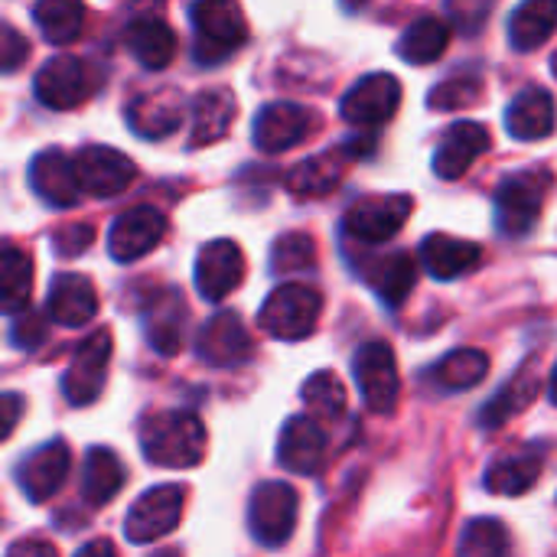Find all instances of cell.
Masks as SVG:
<instances>
[{"label":"cell","instance_id":"obj_1","mask_svg":"<svg viewBox=\"0 0 557 557\" xmlns=\"http://www.w3.org/2000/svg\"><path fill=\"white\" fill-rule=\"evenodd\" d=\"M140 450L163 470H189L206 457V428L193 411H160L140 421Z\"/></svg>","mask_w":557,"mask_h":557},{"label":"cell","instance_id":"obj_2","mask_svg":"<svg viewBox=\"0 0 557 557\" xmlns=\"http://www.w3.org/2000/svg\"><path fill=\"white\" fill-rule=\"evenodd\" d=\"M193 20V55L199 65H219L248 42V20L238 0H196Z\"/></svg>","mask_w":557,"mask_h":557},{"label":"cell","instance_id":"obj_3","mask_svg":"<svg viewBox=\"0 0 557 557\" xmlns=\"http://www.w3.org/2000/svg\"><path fill=\"white\" fill-rule=\"evenodd\" d=\"M548 193H552L548 170H522L503 180V186L496 189V228L506 238H525L539 225Z\"/></svg>","mask_w":557,"mask_h":557},{"label":"cell","instance_id":"obj_4","mask_svg":"<svg viewBox=\"0 0 557 557\" xmlns=\"http://www.w3.org/2000/svg\"><path fill=\"white\" fill-rule=\"evenodd\" d=\"M323 313V294L310 284H281L264 300L258 323L264 333L284 343H300L317 330Z\"/></svg>","mask_w":557,"mask_h":557},{"label":"cell","instance_id":"obj_5","mask_svg":"<svg viewBox=\"0 0 557 557\" xmlns=\"http://www.w3.org/2000/svg\"><path fill=\"white\" fill-rule=\"evenodd\" d=\"M297 490L290 483H281V480H271V483H261L255 493H251V503H248V525H251V535L264 545V548H281L290 535H294V525H297Z\"/></svg>","mask_w":557,"mask_h":557},{"label":"cell","instance_id":"obj_6","mask_svg":"<svg viewBox=\"0 0 557 557\" xmlns=\"http://www.w3.org/2000/svg\"><path fill=\"white\" fill-rule=\"evenodd\" d=\"M411 212H414V199L405 196V193H395V196H366V199H359V202L349 206V212L343 219V228L356 242L382 245V242H392L405 228V222L411 219Z\"/></svg>","mask_w":557,"mask_h":557},{"label":"cell","instance_id":"obj_7","mask_svg":"<svg viewBox=\"0 0 557 557\" xmlns=\"http://www.w3.org/2000/svg\"><path fill=\"white\" fill-rule=\"evenodd\" d=\"M95 85H98V75H95V69L85 59L55 55V59H49L36 72L33 91H36V98L46 108H52V111H72V108H78L95 91Z\"/></svg>","mask_w":557,"mask_h":557},{"label":"cell","instance_id":"obj_8","mask_svg":"<svg viewBox=\"0 0 557 557\" xmlns=\"http://www.w3.org/2000/svg\"><path fill=\"white\" fill-rule=\"evenodd\" d=\"M352 375L359 382V392L366 398V408L375 414H388L398 401L401 379H398V362L388 343H366L352 356Z\"/></svg>","mask_w":557,"mask_h":557},{"label":"cell","instance_id":"obj_9","mask_svg":"<svg viewBox=\"0 0 557 557\" xmlns=\"http://www.w3.org/2000/svg\"><path fill=\"white\" fill-rule=\"evenodd\" d=\"M369 150H372V144H369L366 137L349 140V144L333 147V150H323V153H317V157L297 163V166L287 173V189H290L294 196H304V199H310V196H326V193H333V189L343 183L346 170H349L359 157H366Z\"/></svg>","mask_w":557,"mask_h":557},{"label":"cell","instance_id":"obj_10","mask_svg":"<svg viewBox=\"0 0 557 557\" xmlns=\"http://www.w3.org/2000/svg\"><path fill=\"white\" fill-rule=\"evenodd\" d=\"M317 124H320V117L307 104H297V101H271L255 117V147L261 153L294 150V147H300L317 131Z\"/></svg>","mask_w":557,"mask_h":557},{"label":"cell","instance_id":"obj_11","mask_svg":"<svg viewBox=\"0 0 557 557\" xmlns=\"http://www.w3.org/2000/svg\"><path fill=\"white\" fill-rule=\"evenodd\" d=\"M398 104H401V82L388 72H372L343 95L339 114L356 127H375L395 117Z\"/></svg>","mask_w":557,"mask_h":557},{"label":"cell","instance_id":"obj_12","mask_svg":"<svg viewBox=\"0 0 557 557\" xmlns=\"http://www.w3.org/2000/svg\"><path fill=\"white\" fill-rule=\"evenodd\" d=\"M108 362H111V333L98 330L85 343H78V349L62 375V395L72 405H91L104 388Z\"/></svg>","mask_w":557,"mask_h":557},{"label":"cell","instance_id":"obj_13","mask_svg":"<svg viewBox=\"0 0 557 557\" xmlns=\"http://www.w3.org/2000/svg\"><path fill=\"white\" fill-rule=\"evenodd\" d=\"M183 519V490L180 486H157L150 493H144L124 522V535L134 545H150L163 535H170Z\"/></svg>","mask_w":557,"mask_h":557},{"label":"cell","instance_id":"obj_14","mask_svg":"<svg viewBox=\"0 0 557 557\" xmlns=\"http://www.w3.org/2000/svg\"><path fill=\"white\" fill-rule=\"evenodd\" d=\"M163 235H166V215L157 206H134L114 219L108 232V251L114 261L131 264L150 255L163 242Z\"/></svg>","mask_w":557,"mask_h":557},{"label":"cell","instance_id":"obj_15","mask_svg":"<svg viewBox=\"0 0 557 557\" xmlns=\"http://www.w3.org/2000/svg\"><path fill=\"white\" fill-rule=\"evenodd\" d=\"M75 173H78L82 193L95 199H111V196H121L134 183L137 166L131 157H124L114 147H82L75 157Z\"/></svg>","mask_w":557,"mask_h":557},{"label":"cell","instance_id":"obj_16","mask_svg":"<svg viewBox=\"0 0 557 557\" xmlns=\"http://www.w3.org/2000/svg\"><path fill=\"white\" fill-rule=\"evenodd\" d=\"M245 277V255L235 242L228 238H215L209 242L199 258H196V290L219 304L225 300Z\"/></svg>","mask_w":557,"mask_h":557},{"label":"cell","instance_id":"obj_17","mask_svg":"<svg viewBox=\"0 0 557 557\" xmlns=\"http://www.w3.org/2000/svg\"><path fill=\"white\" fill-rule=\"evenodd\" d=\"M196 352L202 362L219 366V369H232L251 359L255 343L245 330V323L238 320V313H215L196 336Z\"/></svg>","mask_w":557,"mask_h":557},{"label":"cell","instance_id":"obj_18","mask_svg":"<svg viewBox=\"0 0 557 557\" xmlns=\"http://www.w3.org/2000/svg\"><path fill=\"white\" fill-rule=\"evenodd\" d=\"M277 463L297 476H313L326 463V434L320 421L297 414L284 424L277 441Z\"/></svg>","mask_w":557,"mask_h":557},{"label":"cell","instance_id":"obj_19","mask_svg":"<svg viewBox=\"0 0 557 557\" xmlns=\"http://www.w3.org/2000/svg\"><path fill=\"white\" fill-rule=\"evenodd\" d=\"M493 147L490 131L480 121H457L437 144L434 153V173L447 183L470 173V166Z\"/></svg>","mask_w":557,"mask_h":557},{"label":"cell","instance_id":"obj_20","mask_svg":"<svg viewBox=\"0 0 557 557\" xmlns=\"http://www.w3.org/2000/svg\"><path fill=\"white\" fill-rule=\"evenodd\" d=\"M127 121L137 137L163 140L183 127V95L176 88H153L127 104Z\"/></svg>","mask_w":557,"mask_h":557},{"label":"cell","instance_id":"obj_21","mask_svg":"<svg viewBox=\"0 0 557 557\" xmlns=\"http://www.w3.org/2000/svg\"><path fill=\"white\" fill-rule=\"evenodd\" d=\"M69 467H72V457H69V444L65 441H52V444H42L39 450H33L16 476H20V490L29 496V503H46L52 499L65 476H69Z\"/></svg>","mask_w":557,"mask_h":557},{"label":"cell","instance_id":"obj_22","mask_svg":"<svg viewBox=\"0 0 557 557\" xmlns=\"http://www.w3.org/2000/svg\"><path fill=\"white\" fill-rule=\"evenodd\" d=\"M29 186L42 202H49L55 209H72L82 196L75 160H69L62 150L36 153V160L29 163Z\"/></svg>","mask_w":557,"mask_h":557},{"label":"cell","instance_id":"obj_23","mask_svg":"<svg viewBox=\"0 0 557 557\" xmlns=\"http://www.w3.org/2000/svg\"><path fill=\"white\" fill-rule=\"evenodd\" d=\"M46 313L59 326H82L98 313L95 284L82 274H55L46 297Z\"/></svg>","mask_w":557,"mask_h":557},{"label":"cell","instance_id":"obj_24","mask_svg":"<svg viewBox=\"0 0 557 557\" xmlns=\"http://www.w3.org/2000/svg\"><path fill=\"white\" fill-rule=\"evenodd\" d=\"M483 261V248L467 238H454L444 232H434L421 242V264L437 281H454L467 271H473Z\"/></svg>","mask_w":557,"mask_h":557},{"label":"cell","instance_id":"obj_25","mask_svg":"<svg viewBox=\"0 0 557 557\" xmlns=\"http://www.w3.org/2000/svg\"><path fill=\"white\" fill-rule=\"evenodd\" d=\"M183 320H186L183 297L173 287L157 290L144 307V336H147V343L157 352L173 356L183 346Z\"/></svg>","mask_w":557,"mask_h":557},{"label":"cell","instance_id":"obj_26","mask_svg":"<svg viewBox=\"0 0 557 557\" xmlns=\"http://www.w3.org/2000/svg\"><path fill=\"white\" fill-rule=\"evenodd\" d=\"M238 114V101L228 88H206L193 98V131L189 147H209L222 140Z\"/></svg>","mask_w":557,"mask_h":557},{"label":"cell","instance_id":"obj_27","mask_svg":"<svg viewBox=\"0 0 557 557\" xmlns=\"http://www.w3.org/2000/svg\"><path fill=\"white\" fill-rule=\"evenodd\" d=\"M539 392H542V379H539V369H535V362L532 366H525V369H519L486 405H483V411L476 414V424L483 428V431H493V428H503L506 421H512L519 411H525L535 398H539Z\"/></svg>","mask_w":557,"mask_h":557},{"label":"cell","instance_id":"obj_28","mask_svg":"<svg viewBox=\"0 0 557 557\" xmlns=\"http://www.w3.org/2000/svg\"><path fill=\"white\" fill-rule=\"evenodd\" d=\"M124 39H127L134 59H137L144 69H150V72H163V69L176 59V49H180L176 33H173L170 23L160 20V16H137V20L127 26Z\"/></svg>","mask_w":557,"mask_h":557},{"label":"cell","instance_id":"obj_29","mask_svg":"<svg viewBox=\"0 0 557 557\" xmlns=\"http://www.w3.org/2000/svg\"><path fill=\"white\" fill-rule=\"evenodd\" d=\"M506 127L516 140H545L555 131V98L545 88H525L506 108Z\"/></svg>","mask_w":557,"mask_h":557},{"label":"cell","instance_id":"obj_30","mask_svg":"<svg viewBox=\"0 0 557 557\" xmlns=\"http://www.w3.org/2000/svg\"><path fill=\"white\" fill-rule=\"evenodd\" d=\"M127 483V470L121 463V457L108 447H91L85 457V470H82V499L85 506L98 509L108 506Z\"/></svg>","mask_w":557,"mask_h":557},{"label":"cell","instance_id":"obj_31","mask_svg":"<svg viewBox=\"0 0 557 557\" xmlns=\"http://www.w3.org/2000/svg\"><path fill=\"white\" fill-rule=\"evenodd\" d=\"M366 281L369 287L382 297V304L388 307H401L405 297L414 290V281H418V264L411 255L405 251H395V255H382L375 261L366 264Z\"/></svg>","mask_w":557,"mask_h":557},{"label":"cell","instance_id":"obj_32","mask_svg":"<svg viewBox=\"0 0 557 557\" xmlns=\"http://www.w3.org/2000/svg\"><path fill=\"white\" fill-rule=\"evenodd\" d=\"M557 29V0H522L509 16V42L519 52L542 49Z\"/></svg>","mask_w":557,"mask_h":557},{"label":"cell","instance_id":"obj_33","mask_svg":"<svg viewBox=\"0 0 557 557\" xmlns=\"http://www.w3.org/2000/svg\"><path fill=\"white\" fill-rule=\"evenodd\" d=\"M450 20H441V16H418L414 23H408V29L401 33L398 39V55L408 62V65H431L444 55V49L450 46Z\"/></svg>","mask_w":557,"mask_h":557},{"label":"cell","instance_id":"obj_34","mask_svg":"<svg viewBox=\"0 0 557 557\" xmlns=\"http://www.w3.org/2000/svg\"><path fill=\"white\" fill-rule=\"evenodd\" d=\"M542 467H545V457L535 454V450H519V454H509V457H499L490 470H486V480L483 486L496 496H522L529 493L539 476H542Z\"/></svg>","mask_w":557,"mask_h":557},{"label":"cell","instance_id":"obj_35","mask_svg":"<svg viewBox=\"0 0 557 557\" xmlns=\"http://www.w3.org/2000/svg\"><path fill=\"white\" fill-rule=\"evenodd\" d=\"M85 3L82 0H36L33 20L46 42L69 46L85 33Z\"/></svg>","mask_w":557,"mask_h":557},{"label":"cell","instance_id":"obj_36","mask_svg":"<svg viewBox=\"0 0 557 557\" xmlns=\"http://www.w3.org/2000/svg\"><path fill=\"white\" fill-rule=\"evenodd\" d=\"M33 290V261L16 245H3L0 258V307L10 317H20L29 307Z\"/></svg>","mask_w":557,"mask_h":557},{"label":"cell","instance_id":"obj_37","mask_svg":"<svg viewBox=\"0 0 557 557\" xmlns=\"http://www.w3.org/2000/svg\"><path fill=\"white\" fill-rule=\"evenodd\" d=\"M490 372V356L480 349H457L431 369V382L444 392H467Z\"/></svg>","mask_w":557,"mask_h":557},{"label":"cell","instance_id":"obj_38","mask_svg":"<svg viewBox=\"0 0 557 557\" xmlns=\"http://www.w3.org/2000/svg\"><path fill=\"white\" fill-rule=\"evenodd\" d=\"M300 398L313 421H339L346 414V388L333 372H317L304 382Z\"/></svg>","mask_w":557,"mask_h":557},{"label":"cell","instance_id":"obj_39","mask_svg":"<svg viewBox=\"0 0 557 557\" xmlns=\"http://www.w3.org/2000/svg\"><path fill=\"white\" fill-rule=\"evenodd\" d=\"M512 555V539L509 529L496 519H473L463 529L460 539V557H509Z\"/></svg>","mask_w":557,"mask_h":557},{"label":"cell","instance_id":"obj_40","mask_svg":"<svg viewBox=\"0 0 557 557\" xmlns=\"http://www.w3.org/2000/svg\"><path fill=\"white\" fill-rule=\"evenodd\" d=\"M483 88H486L483 85V75H476V72H457L447 82H441V85L431 88L428 108L431 111H460V108L480 104Z\"/></svg>","mask_w":557,"mask_h":557},{"label":"cell","instance_id":"obj_41","mask_svg":"<svg viewBox=\"0 0 557 557\" xmlns=\"http://www.w3.org/2000/svg\"><path fill=\"white\" fill-rule=\"evenodd\" d=\"M317 264V242L307 232H287L271 248V271L274 274H297Z\"/></svg>","mask_w":557,"mask_h":557},{"label":"cell","instance_id":"obj_42","mask_svg":"<svg viewBox=\"0 0 557 557\" xmlns=\"http://www.w3.org/2000/svg\"><path fill=\"white\" fill-rule=\"evenodd\" d=\"M499 0H450L447 3V16H450V26H457L460 33L467 36H476L486 29L493 10H496Z\"/></svg>","mask_w":557,"mask_h":557},{"label":"cell","instance_id":"obj_43","mask_svg":"<svg viewBox=\"0 0 557 557\" xmlns=\"http://www.w3.org/2000/svg\"><path fill=\"white\" fill-rule=\"evenodd\" d=\"M42 339H46V323H42V317L23 310V313L13 320V326H10V343H13L16 349H36V346H42Z\"/></svg>","mask_w":557,"mask_h":557},{"label":"cell","instance_id":"obj_44","mask_svg":"<svg viewBox=\"0 0 557 557\" xmlns=\"http://www.w3.org/2000/svg\"><path fill=\"white\" fill-rule=\"evenodd\" d=\"M91 242H95V228H91L88 222H82V225H65V228L55 232V238H52V245H55V251H59L62 258H75V255L88 251Z\"/></svg>","mask_w":557,"mask_h":557},{"label":"cell","instance_id":"obj_45","mask_svg":"<svg viewBox=\"0 0 557 557\" xmlns=\"http://www.w3.org/2000/svg\"><path fill=\"white\" fill-rule=\"evenodd\" d=\"M0 52H3V72H16L26 59H29V42L26 36H20L10 23H3V39H0Z\"/></svg>","mask_w":557,"mask_h":557},{"label":"cell","instance_id":"obj_46","mask_svg":"<svg viewBox=\"0 0 557 557\" xmlns=\"http://www.w3.org/2000/svg\"><path fill=\"white\" fill-rule=\"evenodd\" d=\"M7 557H59L55 548L42 539H23V542H13L7 548Z\"/></svg>","mask_w":557,"mask_h":557},{"label":"cell","instance_id":"obj_47","mask_svg":"<svg viewBox=\"0 0 557 557\" xmlns=\"http://www.w3.org/2000/svg\"><path fill=\"white\" fill-rule=\"evenodd\" d=\"M0 408H3V418H0V424H3V437H10L13 434V428H16V418H20V408H23V401H20V395H3V401H0Z\"/></svg>","mask_w":557,"mask_h":557},{"label":"cell","instance_id":"obj_48","mask_svg":"<svg viewBox=\"0 0 557 557\" xmlns=\"http://www.w3.org/2000/svg\"><path fill=\"white\" fill-rule=\"evenodd\" d=\"M75 557H117V552H114V545H111L108 539H95V542H88L85 548H78V555Z\"/></svg>","mask_w":557,"mask_h":557},{"label":"cell","instance_id":"obj_49","mask_svg":"<svg viewBox=\"0 0 557 557\" xmlns=\"http://www.w3.org/2000/svg\"><path fill=\"white\" fill-rule=\"evenodd\" d=\"M343 7H346L349 13H359V10H366V7H369V0H343Z\"/></svg>","mask_w":557,"mask_h":557},{"label":"cell","instance_id":"obj_50","mask_svg":"<svg viewBox=\"0 0 557 557\" xmlns=\"http://www.w3.org/2000/svg\"><path fill=\"white\" fill-rule=\"evenodd\" d=\"M548 398L557 405V366L552 369V382H548Z\"/></svg>","mask_w":557,"mask_h":557},{"label":"cell","instance_id":"obj_51","mask_svg":"<svg viewBox=\"0 0 557 557\" xmlns=\"http://www.w3.org/2000/svg\"><path fill=\"white\" fill-rule=\"evenodd\" d=\"M153 557H180L176 552H160V555H153Z\"/></svg>","mask_w":557,"mask_h":557},{"label":"cell","instance_id":"obj_52","mask_svg":"<svg viewBox=\"0 0 557 557\" xmlns=\"http://www.w3.org/2000/svg\"><path fill=\"white\" fill-rule=\"evenodd\" d=\"M552 72L557 75V49H555V55H552Z\"/></svg>","mask_w":557,"mask_h":557}]
</instances>
